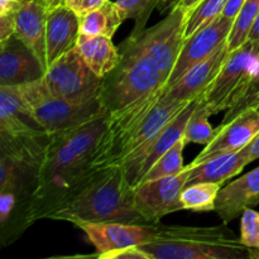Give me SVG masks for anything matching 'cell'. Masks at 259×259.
<instances>
[{
    "mask_svg": "<svg viewBox=\"0 0 259 259\" xmlns=\"http://www.w3.org/2000/svg\"><path fill=\"white\" fill-rule=\"evenodd\" d=\"M229 53L228 43L224 42L212 55L196 63L176 82L166 86V95L180 101H192L200 98L220 72Z\"/></svg>",
    "mask_w": 259,
    "mask_h": 259,
    "instance_id": "17",
    "label": "cell"
},
{
    "mask_svg": "<svg viewBox=\"0 0 259 259\" xmlns=\"http://www.w3.org/2000/svg\"><path fill=\"white\" fill-rule=\"evenodd\" d=\"M119 53V63L104 76L99 93L101 105L108 114L126 108L167 83L158 65L131 35L120 45Z\"/></svg>",
    "mask_w": 259,
    "mask_h": 259,
    "instance_id": "4",
    "label": "cell"
},
{
    "mask_svg": "<svg viewBox=\"0 0 259 259\" xmlns=\"http://www.w3.org/2000/svg\"><path fill=\"white\" fill-rule=\"evenodd\" d=\"M13 88L19 96L22 113L48 133L77 126L105 111L99 96L85 101L55 98L46 88L43 77Z\"/></svg>",
    "mask_w": 259,
    "mask_h": 259,
    "instance_id": "5",
    "label": "cell"
},
{
    "mask_svg": "<svg viewBox=\"0 0 259 259\" xmlns=\"http://www.w3.org/2000/svg\"><path fill=\"white\" fill-rule=\"evenodd\" d=\"M76 47L90 70L101 78L114 70L120 60L118 48L114 46L113 40L109 37H93L80 33Z\"/></svg>",
    "mask_w": 259,
    "mask_h": 259,
    "instance_id": "21",
    "label": "cell"
},
{
    "mask_svg": "<svg viewBox=\"0 0 259 259\" xmlns=\"http://www.w3.org/2000/svg\"><path fill=\"white\" fill-rule=\"evenodd\" d=\"M180 3H181V0H159V4L157 7V9H158V12L161 14H168Z\"/></svg>",
    "mask_w": 259,
    "mask_h": 259,
    "instance_id": "38",
    "label": "cell"
},
{
    "mask_svg": "<svg viewBox=\"0 0 259 259\" xmlns=\"http://www.w3.org/2000/svg\"><path fill=\"white\" fill-rule=\"evenodd\" d=\"M250 161L247 156L245 149L238 152L220 154V156L204 161L196 166H190V176L187 185L197 184V182H212V184L223 185L229 179L237 176L243 171Z\"/></svg>",
    "mask_w": 259,
    "mask_h": 259,
    "instance_id": "20",
    "label": "cell"
},
{
    "mask_svg": "<svg viewBox=\"0 0 259 259\" xmlns=\"http://www.w3.org/2000/svg\"><path fill=\"white\" fill-rule=\"evenodd\" d=\"M220 190L222 185L212 182L186 185L180 196L182 209L195 212L215 211V204Z\"/></svg>",
    "mask_w": 259,
    "mask_h": 259,
    "instance_id": "23",
    "label": "cell"
},
{
    "mask_svg": "<svg viewBox=\"0 0 259 259\" xmlns=\"http://www.w3.org/2000/svg\"><path fill=\"white\" fill-rule=\"evenodd\" d=\"M244 149L247 152V156L250 162L259 158V133L244 147Z\"/></svg>",
    "mask_w": 259,
    "mask_h": 259,
    "instance_id": "37",
    "label": "cell"
},
{
    "mask_svg": "<svg viewBox=\"0 0 259 259\" xmlns=\"http://www.w3.org/2000/svg\"><path fill=\"white\" fill-rule=\"evenodd\" d=\"M200 2H201V0H181V3H180L179 5H181V7L184 8V9H186L187 12H190V10H191L195 5L199 4Z\"/></svg>",
    "mask_w": 259,
    "mask_h": 259,
    "instance_id": "40",
    "label": "cell"
},
{
    "mask_svg": "<svg viewBox=\"0 0 259 259\" xmlns=\"http://www.w3.org/2000/svg\"><path fill=\"white\" fill-rule=\"evenodd\" d=\"M259 13V0H245L239 14L235 18L234 24L228 37V48L232 52L244 45L249 37V32Z\"/></svg>",
    "mask_w": 259,
    "mask_h": 259,
    "instance_id": "27",
    "label": "cell"
},
{
    "mask_svg": "<svg viewBox=\"0 0 259 259\" xmlns=\"http://www.w3.org/2000/svg\"><path fill=\"white\" fill-rule=\"evenodd\" d=\"M228 0H201L187 13L185 24V39H189L197 30L204 28L223 14Z\"/></svg>",
    "mask_w": 259,
    "mask_h": 259,
    "instance_id": "24",
    "label": "cell"
},
{
    "mask_svg": "<svg viewBox=\"0 0 259 259\" xmlns=\"http://www.w3.org/2000/svg\"><path fill=\"white\" fill-rule=\"evenodd\" d=\"M244 3L245 0H228L222 15H224L225 18H230V19L235 20V18L239 14L240 9L243 8Z\"/></svg>",
    "mask_w": 259,
    "mask_h": 259,
    "instance_id": "34",
    "label": "cell"
},
{
    "mask_svg": "<svg viewBox=\"0 0 259 259\" xmlns=\"http://www.w3.org/2000/svg\"><path fill=\"white\" fill-rule=\"evenodd\" d=\"M166 86L144 96L126 108L109 114L106 128L101 134L93 156L96 168L121 166L128 156L132 139L138 133L144 119L166 93Z\"/></svg>",
    "mask_w": 259,
    "mask_h": 259,
    "instance_id": "6",
    "label": "cell"
},
{
    "mask_svg": "<svg viewBox=\"0 0 259 259\" xmlns=\"http://www.w3.org/2000/svg\"><path fill=\"white\" fill-rule=\"evenodd\" d=\"M190 228L154 224L151 237L139 245L151 259H243L250 248L225 227Z\"/></svg>",
    "mask_w": 259,
    "mask_h": 259,
    "instance_id": "3",
    "label": "cell"
},
{
    "mask_svg": "<svg viewBox=\"0 0 259 259\" xmlns=\"http://www.w3.org/2000/svg\"><path fill=\"white\" fill-rule=\"evenodd\" d=\"M209 116L210 114L201 105L199 98L196 108L192 111L187 121L186 131L184 134L185 143H197L207 146L217 137L218 128H212L211 124L209 123Z\"/></svg>",
    "mask_w": 259,
    "mask_h": 259,
    "instance_id": "25",
    "label": "cell"
},
{
    "mask_svg": "<svg viewBox=\"0 0 259 259\" xmlns=\"http://www.w3.org/2000/svg\"><path fill=\"white\" fill-rule=\"evenodd\" d=\"M108 0H81L80 7H78L77 13L80 15L85 14V13L90 12V10L96 9V8L104 5Z\"/></svg>",
    "mask_w": 259,
    "mask_h": 259,
    "instance_id": "36",
    "label": "cell"
},
{
    "mask_svg": "<svg viewBox=\"0 0 259 259\" xmlns=\"http://www.w3.org/2000/svg\"><path fill=\"white\" fill-rule=\"evenodd\" d=\"M240 242L250 249H259V212L244 210L240 219Z\"/></svg>",
    "mask_w": 259,
    "mask_h": 259,
    "instance_id": "30",
    "label": "cell"
},
{
    "mask_svg": "<svg viewBox=\"0 0 259 259\" xmlns=\"http://www.w3.org/2000/svg\"><path fill=\"white\" fill-rule=\"evenodd\" d=\"M258 67L259 40L248 39L229 53L215 80L200 96L201 105L210 115L227 111L252 80Z\"/></svg>",
    "mask_w": 259,
    "mask_h": 259,
    "instance_id": "7",
    "label": "cell"
},
{
    "mask_svg": "<svg viewBox=\"0 0 259 259\" xmlns=\"http://www.w3.org/2000/svg\"><path fill=\"white\" fill-rule=\"evenodd\" d=\"M80 35V14L65 3L51 9L46 27V57L51 63L76 47Z\"/></svg>",
    "mask_w": 259,
    "mask_h": 259,
    "instance_id": "18",
    "label": "cell"
},
{
    "mask_svg": "<svg viewBox=\"0 0 259 259\" xmlns=\"http://www.w3.org/2000/svg\"><path fill=\"white\" fill-rule=\"evenodd\" d=\"M197 101H199V98L191 101L179 115L175 116L153 138L149 139L146 144L139 147L137 151H134L124 159L120 167L123 168L126 180L132 186H138L147 172L153 167V164L168 149H171L180 139L184 138L187 121H189L192 111L196 108Z\"/></svg>",
    "mask_w": 259,
    "mask_h": 259,
    "instance_id": "10",
    "label": "cell"
},
{
    "mask_svg": "<svg viewBox=\"0 0 259 259\" xmlns=\"http://www.w3.org/2000/svg\"><path fill=\"white\" fill-rule=\"evenodd\" d=\"M259 204V167L235 180L228 186L222 187L218 195L215 211L223 220V224H229L243 211Z\"/></svg>",
    "mask_w": 259,
    "mask_h": 259,
    "instance_id": "19",
    "label": "cell"
},
{
    "mask_svg": "<svg viewBox=\"0 0 259 259\" xmlns=\"http://www.w3.org/2000/svg\"><path fill=\"white\" fill-rule=\"evenodd\" d=\"M65 0H25L15 13L14 34L39 58L47 68L46 27L51 9Z\"/></svg>",
    "mask_w": 259,
    "mask_h": 259,
    "instance_id": "16",
    "label": "cell"
},
{
    "mask_svg": "<svg viewBox=\"0 0 259 259\" xmlns=\"http://www.w3.org/2000/svg\"><path fill=\"white\" fill-rule=\"evenodd\" d=\"M124 10L126 19L134 20V29L131 35H138L147 28L152 12L158 7L159 0H116Z\"/></svg>",
    "mask_w": 259,
    "mask_h": 259,
    "instance_id": "28",
    "label": "cell"
},
{
    "mask_svg": "<svg viewBox=\"0 0 259 259\" xmlns=\"http://www.w3.org/2000/svg\"><path fill=\"white\" fill-rule=\"evenodd\" d=\"M0 86L22 85L45 76L47 68L15 34L0 42Z\"/></svg>",
    "mask_w": 259,
    "mask_h": 259,
    "instance_id": "15",
    "label": "cell"
},
{
    "mask_svg": "<svg viewBox=\"0 0 259 259\" xmlns=\"http://www.w3.org/2000/svg\"><path fill=\"white\" fill-rule=\"evenodd\" d=\"M108 115L104 111L80 125L51 133L25 211V225L50 219L93 180L100 169L93 166V156L106 128Z\"/></svg>",
    "mask_w": 259,
    "mask_h": 259,
    "instance_id": "1",
    "label": "cell"
},
{
    "mask_svg": "<svg viewBox=\"0 0 259 259\" xmlns=\"http://www.w3.org/2000/svg\"><path fill=\"white\" fill-rule=\"evenodd\" d=\"M248 39L259 40V13H258L257 17H255L254 23H253L252 29H250L249 37H248Z\"/></svg>",
    "mask_w": 259,
    "mask_h": 259,
    "instance_id": "39",
    "label": "cell"
},
{
    "mask_svg": "<svg viewBox=\"0 0 259 259\" xmlns=\"http://www.w3.org/2000/svg\"><path fill=\"white\" fill-rule=\"evenodd\" d=\"M15 33V14L0 15V42H5Z\"/></svg>",
    "mask_w": 259,
    "mask_h": 259,
    "instance_id": "33",
    "label": "cell"
},
{
    "mask_svg": "<svg viewBox=\"0 0 259 259\" xmlns=\"http://www.w3.org/2000/svg\"><path fill=\"white\" fill-rule=\"evenodd\" d=\"M257 109H258V110H259V105H258V106H257Z\"/></svg>",
    "mask_w": 259,
    "mask_h": 259,
    "instance_id": "43",
    "label": "cell"
},
{
    "mask_svg": "<svg viewBox=\"0 0 259 259\" xmlns=\"http://www.w3.org/2000/svg\"><path fill=\"white\" fill-rule=\"evenodd\" d=\"M52 220L72 223H125L151 225L138 212L134 187L120 166L100 168L67 204L53 212Z\"/></svg>",
    "mask_w": 259,
    "mask_h": 259,
    "instance_id": "2",
    "label": "cell"
},
{
    "mask_svg": "<svg viewBox=\"0 0 259 259\" xmlns=\"http://www.w3.org/2000/svg\"><path fill=\"white\" fill-rule=\"evenodd\" d=\"M259 133V110L249 108L225 125H219L218 134L190 163L196 166L210 158L244 148Z\"/></svg>",
    "mask_w": 259,
    "mask_h": 259,
    "instance_id": "14",
    "label": "cell"
},
{
    "mask_svg": "<svg viewBox=\"0 0 259 259\" xmlns=\"http://www.w3.org/2000/svg\"><path fill=\"white\" fill-rule=\"evenodd\" d=\"M17 195L9 191L0 192V225L4 227L17 207Z\"/></svg>",
    "mask_w": 259,
    "mask_h": 259,
    "instance_id": "31",
    "label": "cell"
},
{
    "mask_svg": "<svg viewBox=\"0 0 259 259\" xmlns=\"http://www.w3.org/2000/svg\"><path fill=\"white\" fill-rule=\"evenodd\" d=\"M126 19L124 10L116 2H108L96 9L80 15V33L85 35H103L113 38Z\"/></svg>",
    "mask_w": 259,
    "mask_h": 259,
    "instance_id": "22",
    "label": "cell"
},
{
    "mask_svg": "<svg viewBox=\"0 0 259 259\" xmlns=\"http://www.w3.org/2000/svg\"><path fill=\"white\" fill-rule=\"evenodd\" d=\"M25 0H0V15L15 14Z\"/></svg>",
    "mask_w": 259,
    "mask_h": 259,
    "instance_id": "35",
    "label": "cell"
},
{
    "mask_svg": "<svg viewBox=\"0 0 259 259\" xmlns=\"http://www.w3.org/2000/svg\"><path fill=\"white\" fill-rule=\"evenodd\" d=\"M103 78L90 70L77 47H73L46 70L43 81L51 95L72 101L98 98Z\"/></svg>",
    "mask_w": 259,
    "mask_h": 259,
    "instance_id": "8",
    "label": "cell"
},
{
    "mask_svg": "<svg viewBox=\"0 0 259 259\" xmlns=\"http://www.w3.org/2000/svg\"><path fill=\"white\" fill-rule=\"evenodd\" d=\"M250 259H259V249H250Z\"/></svg>",
    "mask_w": 259,
    "mask_h": 259,
    "instance_id": "42",
    "label": "cell"
},
{
    "mask_svg": "<svg viewBox=\"0 0 259 259\" xmlns=\"http://www.w3.org/2000/svg\"><path fill=\"white\" fill-rule=\"evenodd\" d=\"M187 10L177 5L154 27L146 28L141 34L131 35L139 47L161 68L168 81L185 45V24ZM167 85V83H166Z\"/></svg>",
    "mask_w": 259,
    "mask_h": 259,
    "instance_id": "9",
    "label": "cell"
},
{
    "mask_svg": "<svg viewBox=\"0 0 259 259\" xmlns=\"http://www.w3.org/2000/svg\"><path fill=\"white\" fill-rule=\"evenodd\" d=\"M80 2H81V0H65V4L67 5V7L72 8L73 10H76V12H77L78 7H80Z\"/></svg>",
    "mask_w": 259,
    "mask_h": 259,
    "instance_id": "41",
    "label": "cell"
},
{
    "mask_svg": "<svg viewBox=\"0 0 259 259\" xmlns=\"http://www.w3.org/2000/svg\"><path fill=\"white\" fill-rule=\"evenodd\" d=\"M99 258L104 259H151L149 254H147L143 249L139 247H129L125 249L114 250V252L106 253Z\"/></svg>",
    "mask_w": 259,
    "mask_h": 259,
    "instance_id": "32",
    "label": "cell"
},
{
    "mask_svg": "<svg viewBox=\"0 0 259 259\" xmlns=\"http://www.w3.org/2000/svg\"><path fill=\"white\" fill-rule=\"evenodd\" d=\"M233 24L234 20L220 15L219 18L197 30L189 39L185 40L179 60L175 65L166 86L176 82L190 68L209 57L223 43L227 42Z\"/></svg>",
    "mask_w": 259,
    "mask_h": 259,
    "instance_id": "12",
    "label": "cell"
},
{
    "mask_svg": "<svg viewBox=\"0 0 259 259\" xmlns=\"http://www.w3.org/2000/svg\"><path fill=\"white\" fill-rule=\"evenodd\" d=\"M185 146H186V143H185L184 138L180 139L171 149H168L153 164V167L143 177L142 182L149 181V180L162 179V177L176 176V175H180L181 172H184L185 168H186L184 164V156H182Z\"/></svg>",
    "mask_w": 259,
    "mask_h": 259,
    "instance_id": "26",
    "label": "cell"
},
{
    "mask_svg": "<svg viewBox=\"0 0 259 259\" xmlns=\"http://www.w3.org/2000/svg\"><path fill=\"white\" fill-rule=\"evenodd\" d=\"M259 105V67L253 75L252 80L249 81L244 90L242 91L237 100L232 104L229 109L225 111V115L220 125L230 123L233 119L237 118L240 113L249 108H257Z\"/></svg>",
    "mask_w": 259,
    "mask_h": 259,
    "instance_id": "29",
    "label": "cell"
},
{
    "mask_svg": "<svg viewBox=\"0 0 259 259\" xmlns=\"http://www.w3.org/2000/svg\"><path fill=\"white\" fill-rule=\"evenodd\" d=\"M78 228L95 247L96 257L125 249L139 247L151 237L154 224H125V223H82Z\"/></svg>",
    "mask_w": 259,
    "mask_h": 259,
    "instance_id": "13",
    "label": "cell"
},
{
    "mask_svg": "<svg viewBox=\"0 0 259 259\" xmlns=\"http://www.w3.org/2000/svg\"><path fill=\"white\" fill-rule=\"evenodd\" d=\"M190 169L186 166L176 176L143 181L134 187L136 207L148 224H157L166 215L184 210L180 196L187 185Z\"/></svg>",
    "mask_w": 259,
    "mask_h": 259,
    "instance_id": "11",
    "label": "cell"
}]
</instances>
